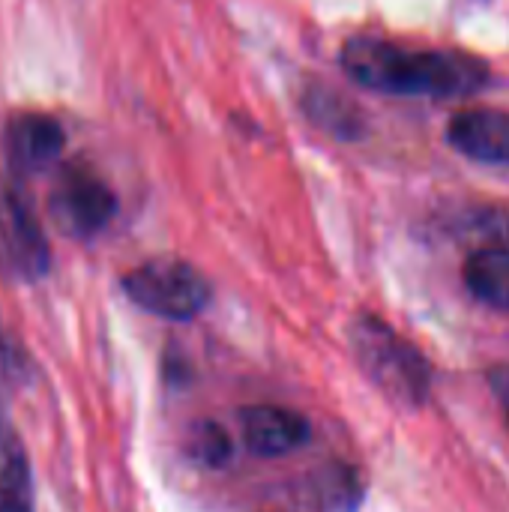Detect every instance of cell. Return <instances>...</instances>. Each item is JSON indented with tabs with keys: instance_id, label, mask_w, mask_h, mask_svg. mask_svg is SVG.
<instances>
[{
	"instance_id": "obj_14",
	"label": "cell",
	"mask_w": 509,
	"mask_h": 512,
	"mask_svg": "<svg viewBox=\"0 0 509 512\" xmlns=\"http://www.w3.org/2000/svg\"><path fill=\"white\" fill-rule=\"evenodd\" d=\"M12 438H15V432H12V429L6 426V420H3V414H0V453H3V447H6V444H9Z\"/></svg>"
},
{
	"instance_id": "obj_1",
	"label": "cell",
	"mask_w": 509,
	"mask_h": 512,
	"mask_svg": "<svg viewBox=\"0 0 509 512\" xmlns=\"http://www.w3.org/2000/svg\"><path fill=\"white\" fill-rule=\"evenodd\" d=\"M345 72L390 96H471L489 81V66L465 51H414L387 39L357 36L342 48Z\"/></svg>"
},
{
	"instance_id": "obj_12",
	"label": "cell",
	"mask_w": 509,
	"mask_h": 512,
	"mask_svg": "<svg viewBox=\"0 0 509 512\" xmlns=\"http://www.w3.org/2000/svg\"><path fill=\"white\" fill-rule=\"evenodd\" d=\"M189 453H192V459H198L207 468H222L231 459L234 444H231L228 432L219 423L207 420V423L192 426V432H189Z\"/></svg>"
},
{
	"instance_id": "obj_9",
	"label": "cell",
	"mask_w": 509,
	"mask_h": 512,
	"mask_svg": "<svg viewBox=\"0 0 509 512\" xmlns=\"http://www.w3.org/2000/svg\"><path fill=\"white\" fill-rule=\"evenodd\" d=\"M465 282L483 303L509 312V249L483 246L465 264Z\"/></svg>"
},
{
	"instance_id": "obj_7",
	"label": "cell",
	"mask_w": 509,
	"mask_h": 512,
	"mask_svg": "<svg viewBox=\"0 0 509 512\" xmlns=\"http://www.w3.org/2000/svg\"><path fill=\"white\" fill-rule=\"evenodd\" d=\"M243 444L252 456L276 459L300 450L309 441V423L288 408L276 405H252L240 414Z\"/></svg>"
},
{
	"instance_id": "obj_8",
	"label": "cell",
	"mask_w": 509,
	"mask_h": 512,
	"mask_svg": "<svg viewBox=\"0 0 509 512\" xmlns=\"http://www.w3.org/2000/svg\"><path fill=\"white\" fill-rule=\"evenodd\" d=\"M447 138L468 159L486 165H509V111H498V108L459 111L447 126Z\"/></svg>"
},
{
	"instance_id": "obj_10",
	"label": "cell",
	"mask_w": 509,
	"mask_h": 512,
	"mask_svg": "<svg viewBox=\"0 0 509 512\" xmlns=\"http://www.w3.org/2000/svg\"><path fill=\"white\" fill-rule=\"evenodd\" d=\"M303 108L312 123L333 132L336 138H357L363 129V117L354 108V102L339 96V90H333L327 84H312L303 93Z\"/></svg>"
},
{
	"instance_id": "obj_3",
	"label": "cell",
	"mask_w": 509,
	"mask_h": 512,
	"mask_svg": "<svg viewBox=\"0 0 509 512\" xmlns=\"http://www.w3.org/2000/svg\"><path fill=\"white\" fill-rule=\"evenodd\" d=\"M129 300L165 321H189L210 303V282L201 270L177 258H153L123 279Z\"/></svg>"
},
{
	"instance_id": "obj_2",
	"label": "cell",
	"mask_w": 509,
	"mask_h": 512,
	"mask_svg": "<svg viewBox=\"0 0 509 512\" xmlns=\"http://www.w3.org/2000/svg\"><path fill=\"white\" fill-rule=\"evenodd\" d=\"M351 351L363 375L390 399L420 408L432 393V363L375 315H357L348 330Z\"/></svg>"
},
{
	"instance_id": "obj_13",
	"label": "cell",
	"mask_w": 509,
	"mask_h": 512,
	"mask_svg": "<svg viewBox=\"0 0 509 512\" xmlns=\"http://www.w3.org/2000/svg\"><path fill=\"white\" fill-rule=\"evenodd\" d=\"M318 495H321L324 507L330 512H351L360 504L363 489H360V483H357V477H354L351 471L333 468L330 480L321 483V492H318Z\"/></svg>"
},
{
	"instance_id": "obj_11",
	"label": "cell",
	"mask_w": 509,
	"mask_h": 512,
	"mask_svg": "<svg viewBox=\"0 0 509 512\" xmlns=\"http://www.w3.org/2000/svg\"><path fill=\"white\" fill-rule=\"evenodd\" d=\"M0 512H33V483L18 435L0 453Z\"/></svg>"
},
{
	"instance_id": "obj_6",
	"label": "cell",
	"mask_w": 509,
	"mask_h": 512,
	"mask_svg": "<svg viewBox=\"0 0 509 512\" xmlns=\"http://www.w3.org/2000/svg\"><path fill=\"white\" fill-rule=\"evenodd\" d=\"M63 126L39 111L12 114L3 126V156L12 177L36 174L54 165L63 153Z\"/></svg>"
},
{
	"instance_id": "obj_4",
	"label": "cell",
	"mask_w": 509,
	"mask_h": 512,
	"mask_svg": "<svg viewBox=\"0 0 509 512\" xmlns=\"http://www.w3.org/2000/svg\"><path fill=\"white\" fill-rule=\"evenodd\" d=\"M51 249L45 231L18 186V177L0 174V273L15 282H36L48 273Z\"/></svg>"
},
{
	"instance_id": "obj_5",
	"label": "cell",
	"mask_w": 509,
	"mask_h": 512,
	"mask_svg": "<svg viewBox=\"0 0 509 512\" xmlns=\"http://www.w3.org/2000/svg\"><path fill=\"white\" fill-rule=\"evenodd\" d=\"M51 219L69 237L99 234L117 213V198L111 186L90 165H66L48 198Z\"/></svg>"
}]
</instances>
